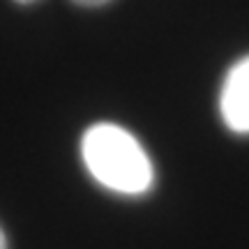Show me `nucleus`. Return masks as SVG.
I'll return each mask as SVG.
<instances>
[{
  "mask_svg": "<svg viewBox=\"0 0 249 249\" xmlns=\"http://www.w3.org/2000/svg\"><path fill=\"white\" fill-rule=\"evenodd\" d=\"M81 157L92 180L116 194L141 196L155 182L145 148L120 124L97 123L88 127L81 139Z\"/></svg>",
  "mask_w": 249,
  "mask_h": 249,
  "instance_id": "1",
  "label": "nucleus"
},
{
  "mask_svg": "<svg viewBox=\"0 0 249 249\" xmlns=\"http://www.w3.org/2000/svg\"><path fill=\"white\" fill-rule=\"evenodd\" d=\"M0 249H7V240H5V233L0 229Z\"/></svg>",
  "mask_w": 249,
  "mask_h": 249,
  "instance_id": "4",
  "label": "nucleus"
},
{
  "mask_svg": "<svg viewBox=\"0 0 249 249\" xmlns=\"http://www.w3.org/2000/svg\"><path fill=\"white\" fill-rule=\"evenodd\" d=\"M219 113L235 134H249V55L226 71L219 92Z\"/></svg>",
  "mask_w": 249,
  "mask_h": 249,
  "instance_id": "2",
  "label": "nucleus"
},
{
  "mask_svg": "<svg viewBox=\"0 0 249 249\" xmlns=\"http://www.w3.org/2000/svg\"><path fill=\"white\" fill-rule=\"evenodd\" d=\"M76 5H83V7H102V5H107L111 0H74Z\"/></svg>",
  "mask_w": 249,
  "mask_h": 249,
  "instance_id": "3",
  "label": "nucleus"
},
{
  "mask_svg": "<svg viewBox=\"0 0 249 249\" xmlns=\"http://www.w3.org/2000/svg\"><path fill=\"white\" fill-rule=\"evenodd\" d=\"M14 2H18V5H30V2H35V0H14Z\"/></svg>",
  "mask_w": 249,
  "mask_h": 249,
  "instance_id": "5",
  "label": "nucleus"
}]
</instances>
